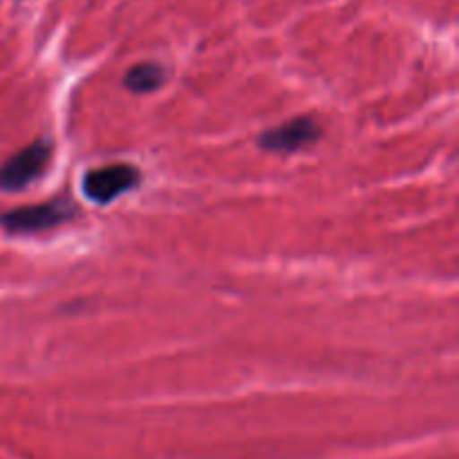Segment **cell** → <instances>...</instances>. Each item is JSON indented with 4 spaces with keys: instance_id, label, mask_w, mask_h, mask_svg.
<instances>
[{
    "instance_id": "6da1fadb",
    "label": "cell",
    "mask_w": 459,
    "mask_h": 459,
    "mask_svg": "<svg viewBox=\"0 0 459 459\" xmlns=\"http://www.w3.org/2000/svg\"><path fill=\"white\" fill-rule=\"evenodd\" d=\"M74 215L67 200H52L43 204L21 206L0 215V227L9 233H39L58 227Z\"/></svg>"
},
{
    "instance_id": "7a4b0ae2",
    "label": "cell",
    "mask_w": 459,
    "mask_h": 459,
    "mask_svg": "<svg viewBox=\"0 0 459 459\" xmlns=\"http://www.w3.org/2000/svg\"><path fill=\"white\" fill-rule=\"evenodd\" d=\"M139 170L128 164H110L103 169H94L85 175L83 193L97 204H108L137 186Z\"/></svg>"
},
{
    "instance_id": "3957f363",
    "label": "cell",
    "mask_w": 459,
    "mask_h": 459,
    "mask_svg": "<svg viewBox=\"0 0 459 459\" xmlns=\"http://www.w3.org/2000/svg\"><path fill=\"white\" fill-rule=\"evenodd\" d=\"M49 161V146L45 142H34L27 148L18 151L0 166V188L4 191H18L27 184L34 182L45 170Z\"/></svg>"
},
{
    "instance_id": "277c9868",
    "label": "cell",
    "mask_w": 459,
    "mask_h": 459,
    "mask_svg": "<svg viewBox=\"0 0 459 459\" xmlns=\"http://www.w3.org/2000/svg\"><path fill=\"white\" fill-rule=\"evenodd\" d=\"M318 137H321V128H318L316 121L309 119V117H299V119H291L287 124L267 130L260 137V146L276 152H294L314 143Z\"/></svg>"
},
{
    "instance_id": "5b68a950",
    "label": "cell",
    "mask_w": 459,
    "mask_h": 459,
    "mask_svg": "<svg viewBox=\"0 0 459 459\" xmlns=\"http://www.w3.org/2000/svg\"><path fill=\"white\" fill-rule=\"evenodd\" d=\"M166 79L164 67L157 65V63H139L133 70L126 74V85H128L133 92H152V90L160 88Z\"/></svg>"
}]
</instances>
